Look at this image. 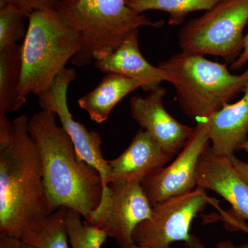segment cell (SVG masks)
<instances>
[{
  "instance_id": "cell-9",
  "label": "cell",
  "mask_w": 248,
  "mask_h": 248,
  "mask_svg": "<svg viewBox=\"0 0 248 248\" xmlns=\"http://www.w3.org/2000/svg\"><path fill=\"white\" fill-rule=\"evenodd\" d=\"M210 143L206 117L197 121L193 133L176 159L141 183L152 205L190 192L197 187L199 163Z\"/></svg>"
},
{
  "instance_id": "cell-3",
  "label": "cell",
  "mask_w": 248,
  "mask_h": 248,
  "mask_svg": "<svg viewBox=\"0 0 248 248\" xmlns=\"http://www.w3.org/2000/svg\"><path fill=\"white\" fill-rule=\"evenodd\" d=\"M81 45L79 32L55 8L31 13L22 45L21 95L48 91Z\"/></svg>"
},
{
  "instance_id": "cell-12",
  "label": "cell",
  "mask_w": 248,
  "mask_h": 248,
  "mask_svg": "<svg viewBox=\"0 0 248 248\" xmlns=\"http://www.w3.org/2000/svg\"><path fill=\"white\" fill-rule=\"evenodd\" d=\"M197 186L216 192L231 204L240 218L248 221V183L229 156L215 154L209 146L199 163Z\"/></svg>"
},
{
  "instance_id": "cell-8",
  "label": "cell",
  "mask_w": 248,
  "mask_h": 248,
  "mask_svg": "<svg viewBox=\"0 0 248 248\" xmlns=\"http://www.w3.org/2000/svg\"><path fill=\"white\" fill-rule=\"evenodd\" d=\"M153 213L141 183H111L103 187L100 202L90 215L86 223L115 239L120 248L133 244L136 227L148 219Z\"/></svg>"
},
{
  "instance_id": "cell-23",
  "label": "cell",
  "mask_w": 248,
  "mask_h": 248,
  "mask_svg": "<svg viewBox=\"0 0 248 248\" xmlns=\"http://www.w3.org/2000/svg\"><path fill=\"white\" fill-rule=\"evenodd\" d=\"M0 248H35L24 240L11 236H0Z\"/></svg>"
},
{
  "instance_id": "cell-6",
  "label": "cell",
  "mask_w": 248,
  "mask_h": 248,
  "mask_svg": "<svg viewBox=\"0 0 248 248\" xmlns=\"http://www.w3.org/2000/svg\"><path fill=\"white\" fill-rule=\"evenodd\" d=\"M248 24V0H219L200 17L181 29L182 51L235 61L242 52Z\"/></svg>"
},
{
  "instance_id": "cell-1",
  "label": "cell",
  "mask_w": 248,
  "mask_h": 248,
  "mask_svg": "<svg viewBox=\"0 0 248 248\" xmlns=\"http://www.w3.org/2000/svg\"><path fill=\"white\" fill-rule=\"evenodd\" d=\"M29 120L15 119L11 138L0 141V236L20 239L40 231L53 214Z\"/></svg>"
},
{
  "instance_id": "cell-4",
  "label": "cell",
  "mask_w": 248,
  "mask_h": 248,
  "mask_svg": "<svg viewBox=\"0 0 248 248\" xmlns=\"http://www.w3.org/2000/svg\"><path fill=\"white\" fill-rule=\"evenodd\" d=\"M55 9L79 32L81 48L71 60L79 67L110 55L140 27L164 24V21H152L137 14L125 0H60Z\"/></svg>"
},
{
  "instance_id": "cell-24",
  "label": "cell",
  "mask_w": 248,
  "mask_h": 248,
  "mask_svg": "<svg viewBox=\"0 0 248 248\" xmlns=\"http://www.w3.org/2000/svg\"><path fill=\"white\" fill-rule=\"evenodd\" d=\"M248 63V31L244 36L243 43L242 52L238 58L232 63L231 68L232 70H239Z\"/></svg>"
},
{
  "instance_id": "cell-15",
  "label": "cell",
  "mask_w": 248,
  "mask_h": 248,
  "mask_svg": "<svg viewBox=\"0 0 248 248\" xmlns=\"http://www.w3.org/2000/svg\"><path fill=\"white\" fill-rule=\"evenodd\" d=\"M234 104H227L207 117L212 151L231 156L248 138V86Z\"/></svg>"
},
{
  "instance_id": "cell-20",
  "label": "cell",
  "mask_w": 248,
  "mask_h": 248,
  "mask_svg": "<svg viewBox=\"0 0 248 248\" xmlns=\"http://www.w3.org/2000/svg\"><path fill=\"white\" fill-rule=\"evenodd\" d=\"M81 215L68 209L66 226L71 248H102L108 236L105 232L86 221Z\"/></svg>"
},
{
  "instance_id": "cell-17",
  "label": "cell",
  "mask_w": 248,
  "mask_h": 248,
  "mask_svg": "<svg viewBox=\"0 0 248 248\" xmlns=\"http://www.w3.org/2000/svg\"><path fill=\"white\" fill-rule=\"evenodd\" d=\"M22 77V45L0 51V115L21 108L27 98L19 93Z\"/></svg>"
},
{
  "instance_id": "cell-26",
  "label": "cell",
  "mask_w": 248,
  "mask_h": 248,
  "mask_svg": "<svg viewBox=\"0 0 248 248\" xmlns=\"http://www.w3.org/2000/svg\"><path fill=\"white\" fill-rule=\"evenodd\" d=\"M216 248H248V242L234 246L231 241H221L217 244Z\"/></svg>"
},
{
  "instance_id": "cell-27",
  "label": "cell",
  "mask_w": 248,
  "mask_h": 248,
  "mask_svg": "<svg viewBox=\"0 0 248 248\" xmlns=\"http://www.w3.org/2000/svg\"><path fill=\"white\" fill-rule=\"evenodd\" d=\"M239 150H242V151H245L248 153V138L247 140L239 146Z\"/></svg>"
},
{
  "instance_id": "cell-22",
  "label": "cell",
  "mask_w": 248,
  "mask_h": 248,
  "mask_svg": "<svg viewBox=\"0 0 248 248\" xmlns=\"http://www.w3.org/2000/svg\"><path fill=\"white\" fill-rule=\"evenodd\" d=\"M60 0H0V6L9 4L29 16L40 10L55 9Z\"/></svg>"
},
{
  "instance_id": "cell-25",
  "label": "cell",
  "mask_w": 248,
  "mask_h": 248,
  "mask_svg": "<svg viewBox=\"0 0 248 248\" xmlns=\"http://www.w3.org/2000/svg\"><path fill=\"white\" fill-rule=\"evenodd\" d=\"M233 166L240 175L248 183V164L236 157L234 155L230 156Z\"/></svg>"
},
{
  "instance_id": "cell-5",
  "label": "cell",
  "mask_w": 248,
  "mask_h": 248,
  "mask_svg": "<svg viewBox=\"0 0 248 248\" xmlns=\"http://www.w3.org/2000/svg\"><path fill=\"white\" fill-rule=\"evenodd\" d=\"M159 67L175 78L172 85L182 110L192 120L206 118L248 86V67L242 74L231 73L226 63L203 55L181 53L161 62Z\"/></svg>"
},
{
  "instance_id": "cell-10",
  "label": "cell",
  "mask_w": 248,
  "mask_h": 248,
  "mask_svg": "<svg viewBox=\"0 0 248 248\" xmlns=\"http://www.w3.org/2000/svg\"><path fill=\"white\" fill-rule=\"evenodd\" d=\"M76 78V70L65 68L54 81L48 91L38 96L42 110L53 112L58 117L62 128L71 139L78 157L97 170L102 177L103 187L110 184V169L103 156L102 140L97 131H89L79 122L73 118L67 102V93Z\"/></svg>"
},
{
  "instance_id": "cell-28",
  "label": "cell",
  "mask_w": 248,
  "mask_h": 248,
  "mask_svg": "<svg viewBox=\"0 0 248 248\" xmlns=\"http://www.w3.org/2000/svg\"><path fill=\"white\" fill-rule=\"evenodd\" d=\"M120 248H150L148 247H144V246H138V245L132 244L130 245V246H126V247H122Z\"/></svg>"
},
{
  "instance_id": "cell-13",
  "label": "cell",
  "mask_w": 248,
  "mask_h": 248,
  "mask_svg": "<svg viewBox=\"0 0 248 248\" xmlns=\"http://www.w3.org/2000/svg\"><path fill=\"white\" fill-rule=\"evenodd\" d=\"M172 157L151 134L141 128L120 156L108 161L110 169V184L121 182L141 184L164 167Z\"/></svg>"
},
{
  "instance_id": "cell-19",
  "label": "cell",
  "mask_w": 248,
  "mask_h": 248,
  "mask_svg": "<svg viewBox=\"0 0 248 248\" xmlns=\"http://www.w3.org/2000/svg\"><path fill=\"white\" fill-rule=\"evenodd\" d=\"M68 209L54 212L43 228L28 234L22 240L35 248H70L66 226Z\"/></svg>"
},
{
  "instance_id": "cell-2",
  "label": "cell",
  "mask_w": 248,
  "mask_h": 248,
  "mask_svg": "<svg viewBox=\"0 0 248 248\" xmlns=\"http://www.w3.org/2000/svg\"><path fill=\"white\" fill-rule=\"evenodd\" d=\"M56 115L42 110L29 120L28 130L40 154L44 182L52 213L60 208L74 210L84 218L100 202L103 184L97 170L78 157Z\"/></svg>"
},
{
  "instance_id": "cell-18",
  "label": "cell",
  "mask_w": 248,
  "mask_h": 248,
  "mask_svg": "<svg viewBox=\"0 0 248 248\" xmlns=\"http://www.w3.org/2000/svg\"><path fill=\"white\" fill-rule=\"evenodd\" d=\"M219 0H125L127 6L137 14L147 11H164L169 15L170 26H179L186 16L196 11H208Z\"/></svg>"
},
{
  "instance_id": "cell-14",
  "label": "cell",
  "mask_w": 248,
  "mask_h": 248,
  "mask_svg": "<svg viewBox=\"0 0 248 248\" xmlns=\"http://www.w3.org/2000/svg\"><path fill=\"white\" fill-rule=\"evenodd\" d=\"M94 66L103 73H114L137 80L141 89L151 92L162 81L173 84L175 78L161 67L151 64L140 51L139 31L128 35L115 51L105 58L96 60Z\"/></svg>"
},
{
  "instance_id": "cell-7",
  "label": "cell",
  "mask_w": 248,
  "mask_h": 248,
  "mask_svg": "<svg viewBox=\"0 0 248 248\" xmlns=\"http://www.w3.org/2000/svg\"><path fill=\"white\" fill-rule=\"evenodd\" d=\"M209 202L205 189L197 186L190 192L155 204L151 217L134 231L133 244L150 248H170L173 243L184 241L188 248H205L190 234V228L194 218Z\"/></svg>"
},
{
  "instance_id": "cell-16",
  "label": "cell",
  "mask_w": 248,
  "mask_h": 248,
  "mask_svg": "<svg viewBox=\"0 0 248 248\" xmlns=\"http://www.w3.org/2000/svg\"><path fill=\"white\" fill-rule=\"evenodd\" d=\"M141 83L114 73H107L91 92L78 100V105L86 111L90 118L98 124L108 119L117 104L133 91L141 89Z\"/></svg>"
},
{
  "instance_id": "cell-21",
  "label": "cell",
  "mask_w": 248,
  "mask_h": 248,
  "mask_svg": "<svg viewBox=\"0 0 248 248\" xmlns=\"http://www.w3.org/2000/svg\"><path fill=\"white\" fill-rule=\"evenodd\" d=\"M27 15L11 5L0 6V51L17 45L24 40L27 27L24 20Z\"/></svg>"
},
{
  "instance_id": "cell-11",
  "label": "cell",
  "mask_w": 248,
  "mask_h": 248,
  "mask_svg": "<svg viewBox=\"0 0 248 248\" xmlns=\"http://www.w3.org/2000/svg\"><path fill=\"white\" fill-rule=\"evenodd\" d=\"M166 89L160 86L147 97L133 96L130 100L132 117L141 129L151 134L164 151L174 156L182 151L195 127L184 125L166 110Z\"/></svg>"
}]
</instances>
